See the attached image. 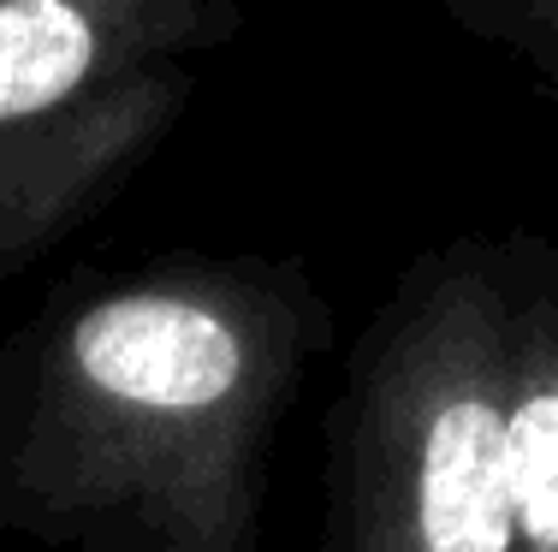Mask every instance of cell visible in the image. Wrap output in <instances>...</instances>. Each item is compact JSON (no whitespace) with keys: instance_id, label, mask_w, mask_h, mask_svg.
<instances>
[{"instance_id":"1","label":"cell","mask_w":558,"mask_h":552,"mask_svg":"<svg viewBox=\"0 0 558 552\" xmlns=\"http://www.w3.org/2000/svg\"><path fill=\"white\" fill-rule=\"evenodd\" d=\"M315 327L310 285L256 261L65 297L0 345V523L60 552H256Z\"/></svg>"},{"instance_id":"2","label":"cell","mask_w":558,"mask_h":552,"mask_svg":"<svg viewBox=\"0 0 558 552\" xmlns=\"http://www.w3.org/2000/svg\"><path fill=\"white\" fill-rule=\"evenodd\" d=\"M327 552H517L505 244L416 261L351 363Z\"/></svg>"},{"instance_id":"3","label":"cell","mask_w":558,"mask_h":552,"mask_svg":"<svg viewBox=\"0 0 558 552\" xmlns=\"http://www.w3.org/2000/svg\"><path fill=\"white\" fill-rule=\"evenodd\" d=\"M238 0H0V280L143 167Z\"/></svg>"},{"instance_id":"4","label":"cell","mask_w":558,"mask_h":552,"mask_svg":"<svg viewBox=\"0 0 558 552\" xmlns=\"http://www.w3.org/2000/svg\"><path fill=\"white\" fill-rule=\"evenodd\" d=\"M505 268L517 552H558V244H505Z\"/></svg>"},{"instance_id":"5","label":"cell","mask_w":558,"mask_h":552,"mask_svg":"<svg viewBox=\"0 0 558 552\" xmlns=\"http://www.w3.org/2000/svg\"><path fill=\"white\" fill-rule=\"evenodd\" d=\"M470 36L505 48L558 89V0H440Z\"/></svg>"}]
</instances>
